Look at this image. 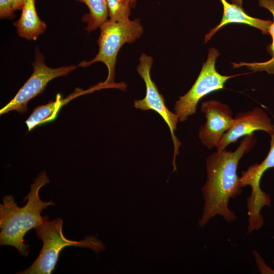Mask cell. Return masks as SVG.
<instances>
[{
  "label": "cell",
  "mask_w": 274,
  "mask_h": 274,
  "mask_svg": "<svg viewBox=\"0 0 274 274\" xmlns=\"http://www.w3.org/2000/svg\"><path fill=\"white\" fill-rule=\"evenodd\" d=\"M256 143L254 133L246 135L234 151H216L206 160L207 181L201 188L204 203L200 227H203L212 217L220 215L229 223L236 215L229 209L230 199L242 192L237 168L242 157L248 153Z\"/></svg>",
  "instance_id": "1"
},
{
  "label": "cell",
  "mask_w": 274,
  "mask_h": 274,
  "mask_svg": "<svg viewBox=\"0 0 274 274\" xmlns=\"http://www.w3.org/2000/svg\"><path fill=\"white\" fill-rule=\"evenodd\" d=\"M49 182L46 171L41 172L24 197L27 202L22 207L17 206L12 195L3 198L0 204L1 246L14 247L21 255H28L30 245L25 244L24 236L30 230L48 220V216H42L41 213L48 206L55 205L52 200L44 201L40 197L41 188Z\"/></svg>",
  "instance_id": "2"
},
{
  "label": "cell",
  "mask_w": 274,
  "mask_h": 274,
  "mask_svg": "<svg viewBox=\"0 0 274 274\" xmlns=\"http://www.w3.org/2000/svg\"><path fill=\"white\" fill-rule=\"evenodd\" d=\"M60 218L46 221L35 228L36 235L43 242L42 249L36 259L27 269L18 274H50L55 269L60 252L68 246L86 248L97 254L105 249L102 242L96 236H86L79 241L66 238L62 231Z\"/></svg>",
  "instance_id": "3"
},
{
  "label": "cell",
  "mask_w": 274,
  "mask_h": 274,
  "mask_svg": "<svg viewBox=\"0 0 274 274\" xmlns=\"http://www.w3.org/2000/svg\"><path fill=\"white\" fill-rule=\"evenodd\" d=\"M98 39V52L95 57L89 61L83 60L78 66L85 67L94 63L103 62L108 70L106 80L101 84L105 87L125 88L124 84H116L114 82L115 68L118 53L125 43H133L143 33V27L138 18L132 20L118 22L108 19L100 27Z\"/></svg>",
  "instance_id": "4"
},
{
  "label": "cell",
  "mask_w": 274,
  "mask_h": 274,
  "mask_svg": "<svg viewBox=\"0 0 274 274\" xmlns=\"http://www.w3.org/2000/svg\"><path fill=\"white\" fill-rule=\"evenodd\" d=\"M219 51L211 48L209 50L207 61L203 64L200 72L190 89L184 95L179 97L174 106L176 113L180 121L196 112V107L199 100L208 94L222 89L226 82L234 76L222 75L215 67Z\"/></svg>",
  "instance_id": "5"
},
{
  "label": "cell",
  "mask_w": 274,
  "mask_h": 274,
  "mask_svg": "<svg viewBox=\"0 0 274 274\" xmlns=\"http://www.w3.org/2000/svg\"><path fill=\"white\" fill-rule=\"evenodd\" d=\"M32 65V74L14 97L1 109V115L14 110L20 114L27 112L28 102L42 93L49 81L57 77L66 76L77 68L74 65L56 68L48 66L45 63L43 54L38 47H36L35 60Z\"/></svg>",
  "instance_id": "6"
},
{
  "label": "cell",
  "mask_w": 274,
  "mask_h": 274,
  "mask_svg": "<svg viewBox=\"0 0 274 274\" xmlns=\"http://www.w3.org/2000/svg\"><path fill=\"white\" fill-rule=\"evenodd\" d=\"M139 64L136 70L141 78L143 79L146 85V95L142 99L134 101L135 108L146 111L152 110L158 113L167 125L174 143V155L173 164L174 170L176 169L175 158L179 154V149L181 143L175 134L174 131L177 129V125L179 118L176 113L170 112L166 107L163 95L158 91L157 87L150 76V70L153 64V59L151 56L142 54L139 58Z\"/></svg>",
  "instance_id": "7"
},
{
  "label": "cell",
  "mask_w": 274,
  "mask_h": 274,
  "mask_svg": "<svg viewBox=\"0 0 274 274\" xmlns=\"http://www.w3.org/2000/svg\"><path fill=\"white\" fill-rule=\"evenodd\" d=\"M201 111L206 121L200 126L198 136L201 143L209 149L217 148L224 134L231 126L233 117L230 108L217 100L202 102Z\"/></svg>",
  "instance_id": "8"
},
{
  "label": "cell",
  "mask_w": 274,
  "mask_h": 274,
  "mask_svg": "<svg viewBox=\"0 0 274 274\" xmlns=\"http://www.w3.org/2000/svg\"><path fill=\"white\" fill-rule=\"evenodd\" d=\"M270 148L266 158L260 163L251 165L242 172L240 183L242 188L250 186L251 192L247 198L248 213L252 216H258L264 206H270V196L260 188V181L266 170L274 167V131L270 135Z\"/></svg>",
  "instance_id": "9"
},
{
  "label": "cell",
  "mask_w": 274,
  "mask_h": 274,
  "mask_svg": "<svg viewBox=\"0 0 274 274\" xmlns=\"http://www.w3.org/2000/svg\"><path fill=\"white\" fill-rule=\"evenodd\" d=\"M256 130L266 132L270 135L274 131V125L267 114L260 108L244 113H238L233 117L229 129L220 140L217 151H221L230 144L246 135L253 134Z\"/></svg>",
  "instance_id": "10"
},
{
  "label": "cell",
  "mask_w": 274,
  "mask_h": 274,
  "mask_svg": "<svg viewBox=\"0 0 274 274\" xmlns=\"http://www.w3.org/2000/svg\"><path fill=\"white\" fill-rule=\"evenodd\" d=\"M223 6V13L222 19L218 25L211 29L206 35L204 42L207 43L221 27L230 23H242L258 28L264 35L269 34L272 22L251 17L248 15L242 7L230 4L226 0H220Z\"/></svg>",
  "instance_id": "11"
},
{
  "label": "cell",
  "mask_w": 274,
  "mask_h": 274,
  "mask_svg": "<svg viewBox=\"0 0 274 274\" xmlns=\"http://www.w3.org/2000/svg\"><path fill=\"white\" fill-rule=\"evenodd\" d=\"M19 18L13 23L18 35L28 40H36L47 25L38 15L35 0H26Z\"/></svg>",
  "instance_id": "12"
},
{
  "label": "cell",
  "mask_w": 274,
  "mask_h": 274,
  "mask_svg": "<svg viewBox=\"0 0 274 274\" xmlns=\"http://www.w3.org/2000/svg\"><path fill=\"white\" fill-rule=\"evenodd\" d=\"M85 92L82 89H77L75 92L64 99H62L61 95L58 94L55 101L51 100L46 105L36 107L25 121L28 131L37 126L54 121L63 105Z\"/></svg>",
  "instance_id": "13"
},
{
  "label": "cell",
  "mask_w": 274,
  "mask_h": 274,
  "mask_svg": "<svg viewBox=\"0 0 274 274\" xmlns=\"http://www.w3.org/2000/svg\"><path fill=\"white\" fill-rule=\"evenodd\" d=\"M260 7L268 10L272 14L273 21L270 26L269 34L272 38V43L267 46L268 52L271 58L266 61L262 62H232L233 68H237L245 66L250 70L254 72L266 71L269 74H274V0H259Z\"/></svg>",
  "instance_id": "14"
},
{
  "label": "cell",
  "mask_w": 274,
  "mask_h": 274,
  "mask_svg": "<svg viewBox=\"0 0 274 274\" xmlns=\"http://www.w3.org/2000/svg\"><path fill=\"white\" fill-rule=\"evenodd\" d=\"M76 1L84 3L89 9V13L82 18V21L87 24L85 29L88 32L100 27L108 20L109 12L106 0Z\"/></svg>",
  "instance_id": "15"
},
{
  "label": "cell",
  "mask_w": 274,
  "mask_h": 274,
  "mask_svg": "<svg viewBox=\"0 0 274 274\" xmlns=\"http://www.w3.org/2000/svg\"><path fill=\"white\" fill-rule=\"evenodd\" d=\"M110 19L118 22L128 20L131 0H106Z\"/></svg>",
  "instance_id": "16"
},
{
  "label": "cell",
  "mask_w": 274,
  "mask_h": 274,
  "mask_svg": "<svg viewBox=\"0 0 274 274\" xmlns=\"http://www.w3.org/2000/svg\"><path fill=\"white\" fill-rule=\"evenodd\" d=\"M11 0H0V17L2 19H13L15 17Z\"/></svg>",
  "instance_id": "17"
},
{
  "label": "cell",
  "mask_w": 274,
  "mask_h": 274,
  "mask_svg": "<svg viewBox=\"0 0 274 274\" xmlns=\"http://www.w3.org/2000/svg\"><path fill=\"white\" fill-rule=\"evenodd\" d=\"M253 254L255 257L256 263L257 265L258 268L260 273L274 274V269H271L266 264L263 258L257 252V251H254ZM273 263L274 264V259L273 261Z\"/></svg>",
  "instance_id": "18"
},
{
  "label": "cell",
  "mask_w": 274,
  "mask_h": 274,
  "mask_svg": "<svg viewBox=\"0 0 274 274\" xmlns=\"http://www.w3.org/2000/svg\"><path fill=\"white\" fill-rule=\"evenodd\" d=\"M26 0H11V3L14 11L22 10Z\"/></svg>",
  "instance_id": "19"
},
{
  "label": "cell",
  "mask_w": 274,
  "mask_h": 274,
  "mask_svg": "<svg viewBox=\"0 0 274 274\" xmlns=\"http://www.w3.org/2000/svg\"><path fill=\"white\" fill-rule=\"evenodd\" d=\"M232 3L242 7L243 0H232Z\"/></svg>",
  "instance_id": "20"
},
{
  "label": "cell",
  "mask_w": 274,
  "mask_h": 274,
  "mask_svg": "<svg viewBox=\"0 0 274 274\" xmlns=\"http://www.w3.org/2000/svg\"><path fill=\"white\" fill-rule=\"evenodd\" d=\"M136 0H131L132 7H134L136 5Z\"/></svg>",
  "instance_id": "21"
}]
</instances>
